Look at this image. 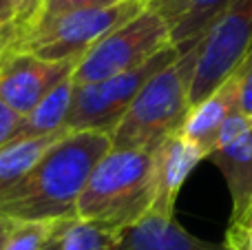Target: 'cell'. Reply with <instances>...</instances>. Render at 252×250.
Instances as JSON below:
<instances>
[{
	"instance_id": "cell-1",
	"label": "cell",
	"mask_w": 252,
	"mask_h": 250,
	"mask_svg": "<svg viewBox=\"0 0 252 250\" xmlns=\"http://www.w3.org/2000/svg\"><path fill=\"white\" fill-rule=\"evenodd\" d=\"M111 151V135L64 133L18 184L0 193L7 221H58L75 217L78 199L95 164Z\"/></svg>"
},
{
	"instance_id": "cell-2",
	"label": "cell",
	"mask_w": 252,
	"mask_h": 250,
	"mask_svg": "<svg viewBox=\"0 0 252 250\" xmlns=\"http://www.w3.org/2000/svg\"><path fill=\"white\" fill-rule=\"evenodd\" d=\"M153 151L111 149L95 164L82 195L75 217L122 230L144 219L153 211Z\"/></svg>"
},
{
	"instance_id": "cell-3",
	"label": "cell",
	"mask_w": 252,
	"mask_h": 250,
	"mask_svg": "<svg viewBox=\"0 0 252 250\" xmlns=\"http://www.w3.org/2000/svg\"><path fill=\"white\" fill-rule=\"evenodd\" d=\"M179 60V58H177ZM190 111L186 78L177 62L157 71L135 95L111 133V149L153 151L168 135L179 133Z\"/></svg>"
},
{
	"instance_id": "cell-4",
	"label": "cell",
	"mask_w": 252,
	"mask_h": 250,
	"mask_svg": "<svg viewBox=\"0 0 252 250\" xmlns=\"http://www.w3.org/2000/svg\"><path fill=\"white\" fill-rule=\"evenodd\" d=\"M144 9V0H124L111 7L80 9L49 20L16 40L11 51L31 53L47 62H78L93 44Z\"/></svg>"
},
{
	"instance_id": "cell-5",
	"label": "cell",
	"mask_w": 252,
	"mask_h": 250,
	"mask_svg": "<svg viewBox=\"0 0 252 250\" xmlns=\"http://www.w3.org/2000/svg\"><path fill=\"white\" fill-rule=\"evenodd\" d=\"M168 44L170 33L164 20L155 11L144 7L135 18L93 44L78 60L71 80L75 87L109 80L124 71L142 66Z\"/></svg>"
},
{
	"instance_id": "cell-6",
	"label": "cell",
	"mask_w": 252,
	"mask_h": 250,
	"mask_svg": "<svg viewBox=\"0 0 252 250\" xmlns=\"http://www.w3.org/2000/svg\"><path fill=\"white\" fill-rule=\"evenodd\" d=\"M177 47L168 44L137 69L124 71V73L113 75V78L102 80V82L95 84L75 87L64 128L69 133L97 131L111 135L113 128L118 126V122L122 120V115L126 113V109L130 106V102L135 100V95L142 91L144 84L157 71L177 62Z\"/></svg>"
},
{
	"instance_id": "cell-7",
	"label": "cell",
	"mask_w": 252,
	"mask_h": 250,
	"mask_svg": "<svg viewBox=\"0 0 252 250\" xmlns=\"http://www.w3.org/2000/svg\"><path fill=\"white\" fill-rule=\"evenodd\" d=\"M75 64V60L47 62L31 53L9 51L0 62V100L25 118L51 89L73 73Z\"/></svg>"
},
{
	"instance_id": "cell-8",
	"label": "cell",
	"mask_w": 252,
	"mask_h": 250,
	"mask_svg": "<svg viewBox=\"0 0 252 250\" xmlns=\"http://www.w3.org/2000/svg\"><path fill=\"white\" fill-rule=\"evenodd\" d=\"M204 159H208V155L192 142L184 140L179 133L168 135L153 149V186H155L153 215L175 217V202L184 182Z\"/></svg>"
},
{
	"instance_id": "cell-9",
	"label": "cell",
	"mask_w": 252,
	"mask_h": 250,
	"mask_svg": "<svg viewBox=\"0 0 252 250\" xmlns=\"http://www.w3.org/2000/svg\"><path fill=\"white\" fill-rule=\"evenodd\" d=\"M111 250H228L226 244H215L188 233L175 217L146 215L144 219L118 230Z\"/></svg>"
},
{
	"instance_id": "cell-10",
	"label": "cell",
	"mask_w": 252,
	"mask_h": 250,
	"mask_svg": "<svg viewBox=\"0 0 252 250\" xmlns=\"http://www.w3.org/2000/svg\"><path fill=\"white\" fill-rule=\"evenodd\" d=\"M239 82L241 78L239 71H237L230 80H226L206 100L190 106L186 122L179 128V135L184 140L192 142L195 146H199L206 155L213 153L217 149V137L223 122L228 120V115L232 111L239 109Z\"/></svg>"
},
{
	"instance_id": "cell-11",
	"label": "cell",
	"mask_w": 252,
	"mask_h": 250,
	"mask_svg": "<svg viewBox=\"0 0 252 250\" xmlns=\"http://www.w3.org/2000/svg\"><path fill=\"white\" fill-rule=\"evenodd\" d=\"M228 2L230 0H144V7L164 20L170 44L184 51Z\"/></svg>"
},
{
	"instance_id": "cell-12",
	"label": "cell",
	"mask_w": 252,
	"mask_h": 250,
	"mask_svg": "<svg viewBox=\"0 0 252 250\" xmlns=\"http://www.w3.org/2000/svg\"><path fill=\"white\" fill-rule=\"evenodd\" d=\"M208 162L217 166L230 190L232 215L230 221L241 217L252 202V133L221 144L208 155Z\"/></svg>"
},
{
	"instance_id": "cell-13",
	"label": "cell",
	"mask_w": 252,
	"mask_h": 250,
	"mask_svg": "<svg viewBox=\"0 0 252 250\" xmlns=\"http://www.w3.org/2000/svg\"><path fill=\"white\" fill-rule=\"evenodd\" d=\"M73 91H75V84L69 75V78L62 80L56 89H51V91L35 104V109L31 111L29 115L22 118L20 128H18V133L13 135L11 142L31 140V137H44V135H53V133L66 131L64 122H66V115H69V109H71Z\"/></svg>"
},
{
	"instance_id": "cell-14",
	"label": "cell",
	"mask_w": 252,
	"mask_h": 250,
	"mask_svg": "<svg viewBox=\"0 0 252 250\" xmlns=\"http://www.w3.org/2000/svg\"><path fill=\"white\" fill-rule=\"evenodd\" d=\"M64 133H69V131H60V133H53V135L31 137V140H18V142L4 144L0 149V193H4L13 184H18Z\"/></svg>"
},
{
	"instance_id": "cell-15",
	"label": "cell",
	"mask_w": 252,
	"mask_h": 250,
	"mask_svg": "<svg viewBox=\"0 0 252 250\" xmlns=\"http://www.w3.org/2000/svg\"><path fill=\"white\" fill-rule=\"evenodd\" d=\"M115 230L80 217L60 219L51 237L53 250H111Z\"/></svg>"
},
{
	"instance_id": "cell-16",
	"label": "cell",
	"mask_w": 252,
	"mask_h": 250,
	"mask_svg": "<svg viewBox=\"0 0 252 250\" xmlns=\"http://www.w3.org/2000/svg\"><path fill=\"white\" fill-rule=\"evenodd\" d=\"M124 2V0H40L35 4V9L31 11V16L25 20V25L20 27L18 38L29 31L38 29V27L47 25L49 20L58 16H64L71 11H80V9H95V7H111V4Z\"/></svg>"
},
{
	"instance_id": "cell-17",
	"label": "cell",
	"mask_w": 252,
	"mask_h": 250,
	"mask_svg": "<svg viewBox=\"0 0 252 250\" xmlns=\"http://www.w3.org/2000/svg\"><path fill=\"white\" fill-rule=\"evenodd\" d=\"M58 221H11L2 250H44L56 233Z\"/></svg>"
},
{
	"instance_id": "cell-18",
	"label": "cell",
	"mask_w": 252,
	"mask_h": 250,
	"mask_svg": "<svg viewBox=\"0 0 252 250\" xmlns=\"http://www.w3.org/2000/svg\"><path fill=\"white\" fill-rule=\"evenodd\" d=\"M223 244L228 250H252V202L244 215L230 221Z\"/></svg>"
},
{
	"instance_id": "cell-19",
	"label": "cell",
	"mask_w": 252,
	"mask_h": 250,
	"mask_svg": "<svg viewBox=\"0 0 252 250\" xmlns=\"http://www.w3.org/2000/svg\"><path fill=\"white\" fill-rule=\"evenodd\" d=\"M18 33H20V22H18L16 11L4 0H0V62L13 49Z\"/></svg>"
},
{
	"instance_id": "cell-20",
	"label": "cell",
	"mask_w": 252,
	"mask_h": 250,
	"mask_svg": "<svg viewBox=\"0 0 252 250\" xmlns=\"http://www.w3.org/2000/svg\"><path fill=\"white\" fill-rule=\"evenodd\" d=\"M239 111L244 115H252V56L239 69Z\"/></svg>"
},
{
	"instance_id": "cell-21",
	"label": "cell",
	"mask_w": 252,
	"mask_h": 250,
	"mask_svg": "<svg viewBox=\"0 0 252 250\" xmlns=\"http://www.w3.org/2000/svg\"><path fill=\"white\" fill-rule=\"evenodd\" d=\"M20 124H22L20 115L13 113V111L0 100V149L13 140V135L18 133Z\"/></svg>"
},
{
	"instance_id": "cell-22",
	"label": "cell",
	"mask_w": 252,
	"mask_h": 250,
	"mask_svg": "<svg viewBox=\"0 0 252 250\" xmlns=\"http://www.w3.org/2000/svg\"><path fill=\"white\" fill-rule=\"evenodd\" d=\"M4 2H7L9 7L16 11L18 22H20V27H22V25H25V20L31 16V11L35 9V4H38L40 0H4Z\"/></svg>"
},
{
	"instance_id": "cell-23",
	"label": "cell",
	"mask_w": 252,
	"mask_h": 250,
	"mask_svg": "<svg viewBox=\"0 0 252 250\" xmlns=\"http://www.w3.org/2000/svg\"><path fill=\"white\" fill-rule=\"evenodd\" d=\"M9 230H11V221H7V219H2V217H0V250L4 248V242H7Z\"/></svg>"
},
{
	"instance_id": "cell-24",
	"label": "cell",
	"mask_w": 252,
	"mask_h": 250,
	"mask_svg": "<svg viewBox=\"0 0 252 250\" xmlns=\"http://www.w3.org/2000/svg\"><path fill=\"white\" fill-rule=\"evenodd\" d=\"M44 250H53V246H51V242H49V246H47V248H44Z\"/></svg>"
},
{
	"instance_id": "cell-25",
	"label": "cell",
	"mask_w": 252,
	"mask_h": 250,
	"mask_svg": "<svg viewBox=\"0 0 252 250\" xmlns=\"http://www.w3.org/2000/svg\"><path fill=\"white\" fill-rule=\"evenodd\" d=\"M248 120H250V133H252V115H250V118H248Z\"/></svg>"
}]
</instances>
